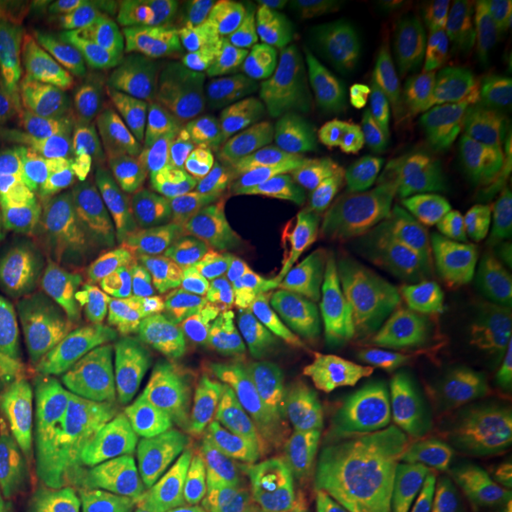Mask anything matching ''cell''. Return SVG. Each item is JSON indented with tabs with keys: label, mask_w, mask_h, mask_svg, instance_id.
Masks as SVG:
<instances>
[{
	"label": "cell",
	"mask_w": 512,
	"mask_h": 512,
	"mask_svg": "<svg viewBox=\"0 0 512 512\" xmlns=\"http://www.w3.org/2000/svg\"><path fill=\"white\" fill-rule=\"evenodd\" d=\"M410 156L408 145L385 143L363 124H338L321 139L310 203L361 245L391 238L412 209Z\"/></svg>",
	"instance_id": "6da1fadb"
},
{
	"label": "cell",
	"mask_w": 512,
	"mask_h": 512,
	"mask_svg": "<svg viewBox=\"0 0 512 512\" xmlns=\"http://www.w3.org/2000/svg\"><path fill=\"white\" fill-rule=\"evenodd\" d=\"M76 454L103 512L162 509L175 495V467L152 431L143 384L90 399Z\"/></svg>",
	"instance_id": "7a4b0ae2"
},
{
	"label": "cell",
	"mask_w": 512,
	"mask_h": 512,
	"mask_svg": "<svg viewBox=\"0 0 512 512\" xmlns=\"http://www.w3.org/2000/svg\"><path fill=\"white\" fill-rule=\"evenodd\" d=\"M325 131L277 107L247 112L213 162V175L262 194L310 203L317 152Z\"/></svg>",
	"instance_id": "3957f363"
},
{
	"label": "cell",
	"mask_w": 512,
	"mask_h": 512,
	"mask_svg": "<svg viewBox=\"0 0 512 512\" xmlns=\"http://www.w3.org/2000/svg\"><path fill=\"white\" fill-rule=\"evenodd\" d=\"M366 473H385L416 494L450 503L482 488V475L465 459L450 427V401L439 399L391 427L365 452Z\"/></svg>",
	"instance_id": "277c9868"
},
{
	"label": "cell",
	"mask_w": 512,
	"mask_h": 512,
	"mask_svg": "<svg viewBox=\"0 0 512 512\" xmlns=\"http://www.w3.org/2000/svg\"><path fill=\"white\" fill-rule=\"evenodd\" d=\"M143 389L152 431L173 467L203 488L228 490L230 454L194 372L169 363L148 372Z\"/></svg>",
	"instance_id": "5b68a950"
},
{
	"label": "cell",
	"mask_w": 512,
	"mask_h": 512,
	"mask_svg": "<svg viewBox=\"0 0 512 512\" xmlns=\"http://www.w3.org/2000/svg\"><path fill=\"white\" fill-rule=\"evenodd\" d=\"M251 105L277 107L302 118L363 109L357 59L346 52L247 55Z\"/></svg>",
	"instance_id": "8992f818"
},
{
	"label": "cell",
	"mask_w": 512,
	"mask_h": 512,
	"mask_svg": "<svg viewBox=\"0 0 512 512\" xmlns=\"http://www.w3.org/2000/svg\"><path fill=\"white\" fill-rule=\"evenodd\" d=\"M38 192L48 219L88 236L124 238L145 232V207L129 181L57 154L38 167Z\"/></svg>",
	"instance_id": "52a82bcc"
},
{
	"label": "cell",
	"mask_w": 512,
	"mask_h": 512,
	"mask_svg": "<svg viewBox=\"0 0 512 512\" xmlns=\"http://www.w3.org/2000/svg\"><path fill=\"white\" fill-rule=\"evenodd\" d=\"M42 118L52 150L76 164L109 171L126 181L139 179L147 171L145 150L80 93L67 71L48 69Z\"/></svg>",
	"instance_id": "ba28073f"
},
{
	"label": "cell",
	"mask_w": 512,
	"mask_h": 512,
	"mask_svg": "<svg viewBox=\"0 0 512 512\" xmlns=\"http://www.w3.org/2000/svg\"><path fill=\"white\" fill-rule=\"evenodd\" d=\"M190 361L203 399L226 442L232 478L245 486L256 471L277 459L255 391L243 382L224 349L209 336H194Z\"/></svg>",
	"instance_id": "9c48e42d"
},
{
	"label": "cell",
	"mask_w": 512,
	"mask_h": 512,
	"mask_svg": "<svg viewBox=\"0 0 512 512\" xmlns=\"http://www.w3.org/2000/svg\"><path fill=\"white\" fill-rule=\"evenodd\" d=\"M192 251L217 317L247 310L275 313L285 302L283 289L226 217L203 220L192 234Z\"/></svg>",
	"instance_id": "30bf717a"
},
{
	"label": "cell",
	"mask_w": 512,
	"mask_h": 512,
	"mask_svg": "<svg viewBox=\"0 0 512 512\" xmlns=\"http://www.w3.org/2000/svg\"><path fill=\"white\" fill-rule=\"evenodd\" d=\"M48 69L42 50L0 40V158L29 188H38L44 152L42 97Z\"/></svg>",
	"instance_id": "8fae6325"
},
{
	"label": "cell",
	"mask_w": 512,
	"mask_h": 512,
	"mask_svg": "<svg viewBox=\"0 0 512 512\" xmlns=\"http://www.w3.org/2000/svg\"><path fill=\"white\" fill-rule=\"evenodd\" d=\"M366 473L365 454L336 446L298 458H277L243 486L270 512H315L329 507L357 476Z\"/></svg>",
	"instance_id": "7c38bea8"
},
{
	"label": "cell",
	"mask_w": 512,
	"mask_h": 512,
	"mask_svg": "<svg viewBox=\"0 0 512 512\" xmlns=\"http://www.w3.org/2000/svg\"><path fill=\"white\" fill-rule=\"evenodd\" d=\"M512 184V162L475 147L421 160L410 177L412 205L425 217L454 215Z\"/></svg>",
	"instance_id": "4fadbf2b"
},
{
	"label": "cell",
	"mask_w": 512,
	"mask_h": 512,
	"mask_svg": "<svg viewBox=\"0 0 512 512\" xmlns=\"http://www.w3.org/2000/svg\"><path fill=\"white\" fill-rule=\"evenodd\" d=\"M145 266H131L109 274L80 277L61 272L35 258L0 256V275L38 291L57 294L90 317H145Z\"/></svg>",
	"instance_id": "5bb4252c"
},
{
	"label": "cell",
	"mask_w": 512,
	"mask_h": 512,
	"mask_svg": "<svg viewBox=\"0 0 512 512\" xmlns=\"http://www.w3.org/2000/svg\"><path fill=\"white\" fill-rule=\"evenodd\" d=\"M262 420L275 454L298 458L323 452L342 440L338 399L298 380H279L260 403Z\"/></svg>",
	"instance_id": "9a60e30c"
},
{
	"label": "cell",
	"mask_w": 512,
	"mask_h": 512,
	"mask_svg": "<svg viewBox=\"0 0 512 512\" xmlns=\"http://www.w3.org/2000/svg\"><path fill=\"white\" fill-rule=\"evenodd\" d=\"M207 156L186 148L152 177L145 203L148 249H181L205 220Z\"/></svg>",
	"instance_id": "2e32d148"
},
{
	"label": "cell",
	"mask_w": 512,
	"mask_h": 512,
	"mask_svg": "<svg viewBox=\"0 0 512 512\" xmlns=\"http://www.w3.org/2000/svg\"><path fill=\"white\" fill-rule=\"evenodd\" d=\"M67 74L80 93L133 143L160 156L173 150L171 126L164 110L145 90L124 80L118 71L82 61H71Z\"/></svg>",
	"instance_id": "e0dca14e"
},
{
	"label": "cell",
	"mask_w": 512,
	"mask_h": 512,
	"mask_svg": "<svg viewBox=\"0 0 512 512\" xmlns=\"http://www.w3.org/2000/svg\"><path fill=\"white\" fill-rule=\"evenodd\" d=\"M213 186L256 258L279 287L285 285L293 251L296 205L217 175H213Z\"/></svg>",
	"instance_id": "ac0fdd59"
},
{
	"label": "cell",
	"mask_w": 512,
	"mask_h": 512,
	"mask_svg": "<svg viewBox=\"0 0 512 512\" xmlns=\"http://www.w3.org/2000/svg\"><path fill=\"white\" fill-rule=\"evenodd\" d=\"M156 71L177 78L239 118L249 105V76L234 46L213 27H203L179 54L150 61Z\"/></svg>",
	"instance_id": "d6986e66"
},
{
	"label": "cell",
	"mask_w": 512,
	"mask_h": 512,
	"mask_svg": "<svg viewBox=\"0 0 512 512\" xmlns=\"http://www.w3.org/2000/svg\"><path fill=\"white\" fill-rule=\"evenodd\" d=\"M300 363L306 378L334 399L384 384L397 365L368 338L349 336L342 330L300 348Z\"/></svg>",
	"instance_id": "ffe728a7"
},
{
	"label": "cell",
	"mask_w": 512,
	"mask_h": 512,
	"mask_svg": "<svg viewBox=\"0 0 512 512\" xmlns=\"http://www.w3.org/2000/svg\"><path fill=\"white\" fill-rule=\"evenodd\" d=\"M217 329L226 357L245 384H275L293 359L296 344L275 313L247 310L220 315Z\"/></svg>",
	"instance_id": "44dd1931"
},
{
	"label": "cell",
	"mask_w": 512,
	"mask_h": 512,
	"mask_svg": "<svg viewBox=\"0 0 512 512\" xmlns=\"http://www.w3.org/2000/svg\"><path fill=\"white\" fill-rule=\"evenodd\" d=\"M440 255L448 281L512 247V196L494 194L450 215L440 226Z\"/></svg>",
	"instance_id": "7402d4cb"
},
{
	"label": "cell",
	"mask_w": 512,
	"mask_h": 512,
	"mask_svg": "<svg viewBox=\"0 0 512 512\" xmlns=\"http://www.w3.org/2000/svg\"><path fill=\"white\" fill-rule=\"evenodd\" d=\"M118 74L154 97L169 126L188 139H217L232 135L243 118L222 109L177 78L165 76L150 61H128Z\"/></svg>",
	"instance_id": "603a6c76"
},
{
	"label": "cell",
	"mask_w": 512,
	"mask_h": 512,
	"mask_svg": "<svg viewBox=\"0 0 512 512\" xmlns=\"http://www.w3.org/2000/svg\"><path fill=\"white\" fill-rule=\"evenodd\" d=\"M37 236L38 249L48 264L65 274L93 277L131 266H145L147 262V234L99 238L74 232L46 217Z\"/></svg>",
	"instance_id": "cb8c5ba5"
},
{
	"label": "cell",
	"mask_w": 512,
	"mask_h": 512,
	"mask_svg": "<svg viewBox=\"0 0 512 512\" xmlns=\"http://www.w3.org/2000/svg\"><path fill=\"white\" fill-rule=\"evenodd\" d=\"M492 23V12L482 4L440 0L429 6L414 40L431 55L440 73L450 76L478 54Z\"/></svg>",
	"instance_id": "d4e9b609"
},
{
	"label": "cell",
	"mask_w": 512,
	"mask_h": 512,
	"mask_svg": "<svg viewBox=\"0 0 512 512\" xmlns=\"http://www.w3.org/2000/svg\"><path fill=\"white\" fill-rule=\"evenodd\" d=\"M0 418L6 454L48 469H61L73 459L84 427L78 404L50 412L0 414Z\"/></svg>",
	"instance_id": "484cf974"
},
{
	"label": "cell",
	"mask_w": 512,
	"mask_h": 512,
	"mask_svg": "<svg viewBox=\"0 0 512 512\" xmlns=\"http://www.w3.org/2000/svg\"><path fill=\"white\" fill-rule=\"evenodd\" d=\"M363 247L317 205H296L287 296L302 293L313 279L332 268L363 258Z\"/></svg>",
	"instance_id": "4316f807"
},
{
	"label": "cell",
	"mask_w": 512,
	"mask_h": 512,
	"mask_svg": "<svg viewBox=\"0 0 512 512\" xmlns=\"http://www.w3.org/2000/svg\"><path fill=\"white\" fill-rule=\"evenodd\" d=\"M391 293L420 300H439L450 285L439 241L425 232H399L368 253Z\"/></svg>",
	"instance_id": "83f0119b"
},
{
	"label": "cell",
	"mask_w": 512,
	"mask_h": 512,
	"mask_svg": "<svg viewBox=\"0 0 512 512\" xmlns=\"http://www.w3.org/2000/svg\"><path fill=\"white\" fill-rule=\"evenodd\" d=\"M512 302V247L454 279L437 300L440 327L463 332Z\"/></svg>",
	"instance_id": "f1b7e54d"
},
{
	"label": "cell",
	"mask_w": 512,
	"mask_h": 512,
	"mask_svg": "<svg viewBox=\"0 0 512 512\" xmlns=\"http://www.w3.org/2000/svg\"><path fill=\"white\" fill-rule=\"evenodd\" d=\"M440 395L406 389L401 385L380 384L361 393L338 399L342 414V442L361 454L384 437L399 421L429 404L437 403Z\"/></svg>",
	"instance_id": "f546056e"
},
{
	"label": "cell",
	"mask_w": 512,
	"mask_h": 512,
	"mask_svg": "<svg viewBox=\"0 0 512 512\" xmlns=\"http://www.w3.org/2000/svg\"><path fill=\"white\" fill-rule=\"evenodd\" d=\"M44 321V361L63 384H76L97 353L93 317L52 293L37 291Z\"/></svg>",
	"instance_id": "4dcf8cb0"
},
{
	"label": "cell",
	"mask_w": 512,
	"mask_h": 512,
	"mask_svg": "<svg viewBox=\"0 0 512 512\" xmlns=\"http://www.w3.org/2000/svg\"><path fill=\"white\" fill-rule=\"evenodd\" d=\"M234 40L247 55L311 52L302 0H247L238 4Z\"/></svg>",
	"instance_id": "1f68e13d"
},
{
	"label": "cell",
	"mask_w": 512,
	"mask_h": 512,
	"mask_svg": "<svg viewBox=\"0 0 512 512\" xmlns=\"http://www.w3.org/2000/svg\"><path fill=\"white\" fill-rule=\"evenodd\" d=\"M355 59L363 92L376 105L435 90L446 76L416 40L391 54H363Z\"/></svg>",
	"instance_id": "d6a6232c"
},
{
	"label": "cell",
	"mask_w": 512,
	"mask_h": 512,
	"mask_svg": "<svg viewBox=\"0 0 512 512\" xmlns=\"http://www.w3.org/2000/svg\"><path fill=\"white\" fill-rule=\"evenodd\" d=\"M497 101L465 92L454 76H446L437 109L427 128L414 139L418 154H442L467 147L482 137Z\"/></svg>",
	"instance_id": "836d02e7"
},
{
	"label": "cell",
	"mask_w": 512,
	"mask_h": 512,
	"mask_svg": "<svg viewBox=\"0 0 512 512\" xmlns=\"http://www.w3.org/2000/svg\"><path fill=\"white\" fill-rule=\"evenodd\" d=\"M147 310H177L192 323L209 317L202 277L190 253L181 249H148L145 262Z\"/></svg>",
	"instance_id": "e575fe53"
},
{
	"label": "cell",
	"mask_w": 512,
	"mask_h": 512,
	"mask_svg": "<svg viewBox=\"0 0 512 512\" xmlns=\"http://www.w3.org/2000/svg\"><path fill=\"white\" fill-rule=\"evenodd\" d=\"M359 260L319 275L302 293L285 296V302L275 315L291 334L296 346L306 348L317 344L338 330L340 293Z\"/></svg>",
	"instance_id": "d590c367"
},
{
	"label": "cell",
	"mask_w": 512,
	"mask_h": 512,
	"mask_svg": "<svg viewBox=\"0 0 512 512\" xmlns=\"http://www.w3.org/2000/svg\"><path fill=\"white\" fill-rule=\"evenodd\" d=\"M194 2L169 0L160 14L147 23L116 33V48L129 61H158L179 54L202 31Z\"/></svg>",
	"instance_id": "8d00e7d4"
},
{
	"label": "cell",
	"mask_w": 512,
	"mask_h": 512,
	"mask_svg": "<svg viewBox=\"0 0 512 512\" xmlns=\"http://www.w3.org/2000/svg\"><path fill=\"white\" fill-rule=\"evenodd\" d=\"M465 359L467 349L458 332L431 323L418 348L395 365L391 384L440 395Z\"/></svg>",
	"instance_id": "74e56055"
},
{
	"label": "cell",
	"mask_w": 512,
	"mask_h": 512,
	"mask_svg": "<svg viewBox=\"0 0 512 512\" xmlns=\"http://www.w3.org/2000/svg\"><path fill=\"white\" fill-rule=\"evenodd\" d=\"M492 31L478 54L454 74L465 92L476 97L495 99L512 90V18L499 6L495 10Z\"/></svg>",
	"instance_id": "f35d334b"
},
{
	"label": "cell",
	"mask_w": 512,
	"mask_h": 512,
	"mask_svg": "<svg viewBox=\"0 0 512 512\" xmlns=\"http://www.w3.org/2000/svg\"><path fill=\"white\" fill-rule=\"evenodd\" d=\"M429 325V313L423 300L393 293L374 315L368 327V340L399 363L418 348Z\"/></svg>",
	"instance_id": "ab89813d"
},
{
	"label": "cell",
	"mask_w": 512,
	"mask_h": 512,
	"mask_svg": "<svg viewBox=\"0 0 512 512\" xmlns=\"http://www.w3.org/2000/svg\"><path fill=\"white\" fill-rule=\"evenodd\" d=\"M444 80L435 90L414 93L368 110L363 120L366 131L385 143L412 145L421 131L427 128L433 112L437 109Z\"/></svg>",
	"instance_id": "60d3db41"
},
{
	"label": "cell",
	"mask_w": 512,
	"mask_h": 512,
	"mask_svg": "<svg viewBox=\"0 0 512 512\" xmlns=\"http://www.w3.org/2000/svg\"><path fill=\"white\" fill-rule=\"evenodd\" d=\"M429 6L425 0H382L370 4L365 21V54H391L414 42Z\"/></svg>",
	"instance_id": "b9f144b4"
},
{
	"label": "cell",
	"mask_w": 512,
	"mask_h": 512,
	"mask_svg": "<svg viewBox=\"0 0 512 512\" xmlns=\"http://www.w3.org/2000/svg\"><path fill=\"white\" fill-rule=\"evenodd\" d=\"M391 294L372 258L363 256L340 293L338 330L349 336L368 338V327L374 315Z\"/></svg>",
	"instance_id": "7bdbcfd3"
},
{
	"label": "cell",
	"mask_w": 512,
	"mask_h": 512,
	"mask_svg": "<svg viewBox=\"0 0 512 512\" xmlns=\"http://www.w3.org/2000/svg\"><path fill=\"white\" fill-rule=\"evenodd\" d=\"M150 361V349L143 334L128 340L99 346L90 366L76 380L78 391L93 399L110 391V387L139 374Z\"/></svg>",
	"instance_id": "ee69618b"
},
{
	"label": "cell",
	"mask_w": 512,
	"mask_h": 512,
	"mask_svg": "<svg viewBox=\"0 0 512 512\" xmlns=\"http://www.w3.org/2000/svg\"><path fill=\"white\" fill-rule=\"evenodd\" d=\"M418 494L395 476L363 473L342 490L329 512H408Z\"/></svg>",
	"instance_id": "f6af8a7d"
},
{
	"label": "cell",
	"mask_w": 512,
	"mask_h": 512,
	"mask_svg": "<svg viewBox=\"0 0 512 512\" xmlns=\"http://www.w3.org/2000/svg\"><path fill=\"white\" fill-rule=\"evenodd\" d=\"M44 219L38 188L18 183L0 158V249L37 232Z\"/></svg>",
	"instance_id": "bcb514c9"
},
{
	"label": "cell",
	"mask_w": 512,
	"mask_h": 512,
	"mask_svg": "<svg viewBox=\"0 0 512 512\" xmlns=\"http://www.w3.org/2000/svg\"><path fill=\"white\" fill-rule=\"evenodd\" d=\"M73 391L46 363L27 374L16 387L0 393V414H31L74 406Z\"/></svg>",
	"instance_id": "7dc6e473"
},
{
	"label": "cell",
	"mask_w": 512,
	"mask_h": 512,
	"mask_svg": "<svg viewBox=\"0 0 512 512\" xmlns=\"http://www.w3.org/2000/svg\"><path fill=\"white\" fill-rule=\"evenodd\" d=\"M6 349L44 353V321L35 293L0 302V351Z\"/></svg>",
	"instance_id": "c3c4849f"
},
{
	"label": "cell",
	"mask_w": 512,
	"mask_h": 512,
	"mask_svg": "<svg viewBox=\"0 0 512 512\" xmlns=\"http://www.w3.org/2000/svg\"><path fill=\"white\" fill-rule=\"evenodd\" d=\"M54 8L35 2H0V40L40 50L54 29Z\"/></svg>",
	"instance_id": "681fc988"
},
{
	"label": "cell",
	"mask_w": 512,
	"mask_h": 512,
	"mask_svg": "<svg viewBox=\"0 0 512 512\" xmlns=\"http://www.w3.org/2000/svg\"><path fill=\"white\" fill-rule=\"evenodd\" d=\"M186 317L181 311L160 310L148 313L143 329V338L148 344L150 353L162 363L169 365L175 351L183 340Z\"/></svg>",
	"instance_id": "f907efd6"
},
{
	"label": "cell",
	"mask_w": 512,
	"mask_h": 512,
	"mask_svg": "<svg viewBox=\"0 0 512 512\" xmlns=\"http://www.w3.org/2000/svg\"><path fill=\"white\" fill-rule=\"evenodd\" d=\"M169 0H114L103 4L95 25L103 31H129L160 14Z\"/></svg>",
	"instance_id": "816d5d0a"
},
{
	"label": "cell",
	"mask_w": 512,
	"mask_h": 512,
	"mask_svg": "<svg viewBox=\"0 0 512 512\" xmlns=\"http://www.w3.org/2000/svg\"><path fill=\"white\" fill-rule=\"evenodd\" d=\"M512 372V338L490 344L473 355V361L463 368L465 387L499 378Z\"/></svg>",
	"instance_id": "f5cc1de1"
},
{
	"label": "cell",
	"mask_w": 512,
	"mask_h": 512,
	"mask_svg": "<svg viewBox=\"0 0 512 512\" xmlns=\"http://www.w3.org/2000/svg\"><path fill=\"white\" fill-rule=\"evenodd\" d=\"M459 336L467 349V357H473L480 349L490 344L512 338V302L509 306L480 319L469 329L459 332Z\"/></svg>",
	"instance_id": "db71d44e"
},
{
	"label": "cell",
	"mask_w": 512,
	"mask_h": 512,
	"mask_svg": "<svg viewBox=\"0 0 512 512\" xmlns=\"http://www.w3.org/2000/svg\"><path fill=\"white\" fill-rule=\"evenodd\" d=\"M482 139L497 156L512 162V90L497 103Z\"/></svg>",
	"instance_id": "11a10c76"
},
{
	"label": "cell",
	"mask_w": 512,
	"mask_h": 512,
	"mask_svg": "<svg viewBox=\"0 0 512 512\" xmlns=\"http://www.w3.org/2000/svg\"><path fill=\"white\" fill-rule=\"evenodd\" d=\"M8 512H74L71 505L59 497L48 492L25 495Z\"/></svg>",
	"instance_id": "9f6ffc18"
},
{
	"label": "cell",
	"mask_w": 512,
	"mask_h": 512,
	"mask_svg": "<svg viewBox=\"0 0 512 512\" xmlns=\"http://www.w3.org/2000/svg\"><path fill=\"white\" fill-rule=\"evenodd\" d=\"M202 512H270L260 501H256L253 495L247 492H241L239 495H234L230 499L219 501Z\"/></svg>",
	"instance_id": "6f0895ef"
},
{
	"label": "cell",
	"mask_w": 512,
	"mask_h": 512,
	"mask_svg": "<svg viewBox=\"0 0 512 512\" xmlns=\"http://www.w3.org/2000/svg\"><path fill=\"white\" fill-rule=\"evenodd\" d=\"M469 389H475V391H512V372L511 374H505V376H499V378L478 382V384L471 385Z\"/></svg>",
	"instance_id": "680465c9"
},
{
	"label": "cell",
	"mask_w": 512,
	"mask_h": 512,
	"mask_svg": "<svg viewBox=\"0 0 512 512\" xmlns=\"http://www.w3.org/2000/svg\"><path fill=\"white\" fill-rule=\"evenodd\" d=\"M408 512H465V509L461 507H446V505H439V503H433L425 497H418V501L410 507Z\"/></svg>",
	"instance_id": "91938a15"
},
{
	"label": "cell",
	"mask_w": 512,
	"mask_h": 512,
	"mask_svg": "<svg viewBox=\"0 0 512 512\" xmlns=\"http://www.w3.org/2000/svg\"><path fill=\"white\" fill-rule=\"evenodd\" d=\"M2 450H4V440H2V418H0V478L6 475V469L2 463Z\"/></svg>",
	"instance_id": "94428289"
},
{
	"label": "cell",
	"mask_w": 512,
	"mask_h": 512,
	"mask_svg": "<svg viewBox=\"0 0 512 512\" xmlns=\"http://www.w3.org/2000/svg\"><path fill=\"white\" fill-rule=\"evenodd\" d=\"M285 512H291V511H285ZM315 512H321V511H315ZM327 512H329V511H327Z\"/></svg>",
	"instance_id": "6125c7cd"
},
{
	"label": "cell",
	"mask_w": 512,
	"mask_h": 512,
	"mask_svg": "<svg viewBox=\"0 0 512 512\" xmlns=\"http://www.w3.org/2000/svg\"><path fill=\"white\" fill-rule=\"evenodd\" d=\"M511 38H512V27H511Z\"/></svg>",
	"instance_id": "be15d7a7"
},
{
	"label": "cell",
	"mask_w": 512,
	"mask_h": 512,
	"mask_svg": "<svg viewBox=\"0 0 512 512\" xmlns=\"http://www.w3.org/2000/svg\"><path fill=\"white\" fill-rule=\"evenodd\" d=\"M465 512H469V511H465Z\"/></svg>",
	"instance_id": "e7e4bbea"
}]
</instances>
